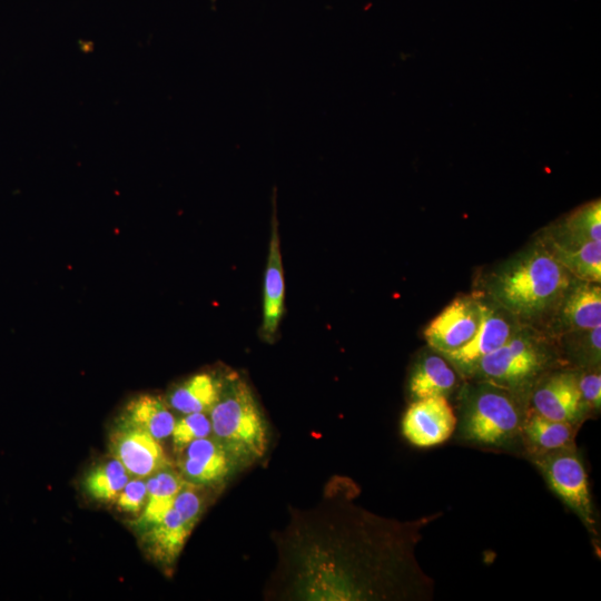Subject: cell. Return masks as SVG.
<instances>
[{
  "label": "cell",
  "mask_w": 601,
  "mask_h": 601,
  "mask_svg": "<svg viewBox=\"0 0 601 601\" xmlns=\"http://www.w3.org/2000/svg\"><path fill=\"white\" fill-rule=\"evenodd\" d=\"M563 355L577 368L600 366L601 361V326L564 333Z\"/></svg>",
  "instance_id": "obj_23"
},
{
  "label": "cell",
  "mask_w": 601,
  "mask_h": 601,
  "mask_svg": "<svg viewBox=\"0 0 601 601\" xmlns=\"http://www.w3.org/2000/svg\"><path fill=\"white\" fill-rule=\"evenodd\" d=\"M559 356L542 335L521 325L501 347L479 362L469 380L530 395L534 383L553 368Z\"/></svg>",
  "instance_id": "obj_4"
},
{
  "label": "cell",
  "mask_w": 601,
  "mask_h": 601,
  "mask_svg": "<svg viewBox=\"0 0 601 601\" xmlns=\"http://www.w3.org/2000/svg\"><path fill=\"white\" fill-rule=\"evenodd\" d=\"M110 447L112 456L136 477H149L170 466L157 439L122 421L111 435Z\"/></svg>",
  "instance_id": "obj_10"
},
{
  "label": "cell",
  "mask_w": 601,
  "mask_h": 601,
  "mask_svg": "<svg viewBox=\"0 0 601 601\" xmlns=\"http://www.w3.org/2000/svg\"><path fill=\"white\" fill-rule=\"evenodd\" d=\"M211 434V422L206 413L185 414L176 421L171 437L176 453L181 452L190 442L207 437Z\"/></svg>",
  "instance_id": "obj_24"
},
{
  "label": "cell",
  "mask_w": 601,
  "mask_h": 601,
  "mask_svg": "<svg viewBox=\"0 0 601 601\" xmlns=\"http://www.w3.org/2000/svg\"><path fill=\"white\" fill-rule=\"evenodd\" d=\"M580 426L544 417L526 410L522 424V449L529 459L562 447L575 445V435Z\"/></svg>",
  "instance_id": "obj_14"
},
{
  "label": "cell",
  "mask_w": 601,
  "mask_h": 601,
  "mask_svg": "<svg viewBox=\"0 0 601 601\" xmlns=\"http://www.w3.org/2000/svg\"><path fill=\"white\" fill-rule=\"evenodd\" d=\"M209 418L213 436L239 465L264 456L268 444L266 422L244 381L236 380L223 388Z\"/></svg>",
  "instance_id": "obj_3"
},
{
  "label": "cell",
  "mask_w": 601,
  "mask_h": 601,
  "mask_svg": "<svg viewBox=\"0 0 601 601\" xmlns=\"http://www.w3.org/2000/svg\"><path fill=\"white\" fill-rule=\"evenodd\" d=\"M146 500L147 484L141 477H137L126 483L115 501L121 511L136 514L142 510Z\"/></svg>",
  "instance_id": "obj_27"
},
{
  "label": "cell",
  "mask_w": 601,
  "mask_h": 601,
  "mask_svg": "<svg viewBox=\"0 0 601 601\" xmlns=\"http://www.w3.org/2000/svg\"><path fill=\"white\" fill-rule=\"evenodd\" d=\"M178 454L179 474L186 482L196 485L220 483L239 466L214 436L195 440Z\"/></svg>",
  "instance_id": "obj_11"
},
{
  "label": "cell",
  "mask_w": 601,
  "mask_h": 601,
  "mask_svg": "<svg viewBox=\"0 0 601 601\" xmlns=\"http://www.w3.org/2000/svg\"><path fill=\"white\" fill-rule=\"evenodd\" d=\"M470 381L459 394V440L480 449L523 453L529 395L486 381Z\"/></svg>",
  "instance_id": "obj_2"
},
{
  "label": "cell",
  "mask_w": 601,
  "mask_h": 601,
  "mask_svg": "<svg viewBox=\"0 0 601 601\" xmlns=\"http://www.w3.org/2000/svg\"><path fill=\"white\" fill-rule=\"evenodd\" d=\"M551 323L558 335L601 326L600 283L575 278L551 313Z\"/></svg>",
  "instance_id": "obj_12"
},
{
  "label": "cell",
  "mask_w": 601,
  "mask_h": 601,
  "mask_svg": "<svg viewBox=\"0 0 601 601\" xmlns=\"http://www.w3.org/2000/svg\"><path fill=\"white\" fill-rule=\"evenodd\" d=\"M479 300L481 321L473 337L460 348L442 354L466 380L484 356L501 347L521 326V323L493 300L481 296Z\"/></svg>",
  "instance_id": "obj_6"
},
{
  "label": "cell",
  "mask_w": 601,
  "mask_h": 601,
  "mask_svg": "<svg viewBox=\"0 0 601 601\" xmlns=\"http://www.w3.org/2000/svg\"><path fill=\"white\" fill-rule=\"evenodd\" d=\"M129 480L128 471L114 457L90 470L85 476L83 486L92 499L108 502L116 500Z\"/></svg>",
  "instance_id": "obj_22"
},
{
  "label": "cell",
  "mask_w": 601,
  "mask_h": 601,
  "mask_svg": "<svg viewBox=\"0 0 601 601\" xmlns=\"http://www.w3.org/2000/svg\"><path fill=\"white\" fill-rule=\"evenodd\" d=\"M193 528L171 508L164 519L144 533L148 552L164 564L173 563L183 550Z\"/></svg>",
  "instance_id": "obj_18"
},
{
  "label": "cell",
  "mask_w": 601,
  "mask_h": 601,
  "mask_svg": "<svg viewBox=\"0 0 601 601\" xmlns=\"http://www.w3.org/2000/svg\"><path fill=\"white\" fill-rule=\"evenodd\" d=\"M549 237L573 243L601 240L600 200L588 203L570 214Z\"/></svg>",
  "instance_id": "obj_21"
},
{
  "label": "cell",
  "mask_w": 601,
  "mask_h": 601,
  "mask_svg": "<svg viewBox=\"0 0 601 601\" xmlns=\"http://www.w3.org/2000/svg\"><path fill=\"white\" fill-rule=\"evenodd\" d=\"M481 321L479 296L453 299L425 327L424 337L431 349L446 354L465 345Z\"/></svg>",
  "instance_id": "obj_9"
},
{
  "label": "cell",
  "mask_w": 601,
  "mask_h": 601,
  "mask_svg": "<svg viewBox=\"0 0 601 601\" xmlns=\"http://www.w3.org/2000/svg\"><path fill=\"white\" fill-rule=\"evenodd\" d=\"M457 417L447 397L414 400L402 418V433L414 446L432 447L446 442L456 431Z\"/></svg>",
  "instance_id": "obj_8"
},
{
  "label": "cell",
  "mask_w": 601,
  "mask_h": 601,
  "mask_svg": "<svg viewBox=\"0 0 601 601\" xmlns=\"http://www.w3.org/2000/svg\"><path fill=\"white\" fill-rule=\"evenodd\" d=\"M277 229L276 213H274L264 279L262 335L266 341L275 337L284 312L285 283Z\"/></svg>",
  "instance_id": "obj_15"
},
{
  "label": "cell",
  "mask_w": 601,
  "mask_h": 601,
  "mask_svg": "<svg viewBox=\"0 0 601 601\" xmlns=\"http://www.w3.org/2000/svg\"><path fill=\"white\" fill-rule=\"evenodd\" d=\"M186 481L179 472L167 466L147 480V500L142 513L136 520L135 526L140 533L160 522L173 508L178 492Z\"/></svg>",
  "instance_id": "obj_17"
},
{
  "label": "cell",
  "mask_w": 601,
  "mask_h": 601,
  "mask_svg": "<svg viewBox=\"0 0 601 601\" xmlns=\"http://www.w3.org/2000/svg\"><path fill=\"white\" fill-rule=\"evenodd\" d=\"M542 243L573 277L591 283L601 282V240L573 243L548 236Z\"/></svg>",
  "instance_id": "obj_16"
},
{
  "label": "cell",
  "mask_w": 601,
  "mask_h": 601,
  "mask_svg": "<svg viewBox=\"0 0 601 601\" xmlns=\"http://www.w3.org/2000/svg\"><path fill=\"white\" fill-rule=\"evenodd\" d=\"M224 385L208 373H199L176 386L168 397L169 406L183 413H207L219 400Z\"/></svg>",
  "instance_id": "obj_19"
},
{
  "label": "cell",
  "mask_w": 601,
  "mask_h": 601,
  "mask_svg": "<svg viewBox=\"0 0 601 601\" xmlns=\"http://www.w3.org/2000/svg\"><path fill=\"white\" fill-rule=\"evenodd\" d=\"M577 382L584 406L590 415L600 412L601 407V371L600 366L575 368Z\"/></svg>",
  "instance_id": "obj_26"
},
{
  "label": "cell",
  "mask_w": 601,
  "mask_h": 601,
  "mask_svg": "<svg viewBox=\"0 0 601 601\" xmlns=\"http://www.w3.org/2000/svg\"><path fill=\"white\" fill-rule=\"evenodd\" d=\"M529 406L544 417L578 426L590 417L580 395L575 368L544 373L531 388Z\"/></svg>",
  "instance_id": "obj_7"
},
{
  "label": "cell",
  "mask_w": 601,
  "mask_h": 601,
  "mask_svg": "<svg viewBox=\"0 0 601 601\" xmlns=\"http://www.w3.org/2000/svg\"><path fill=\"white\" fill-rule=\"evenodd\" d=\"M530 461L538 467L550 489L597 535V521L592 505L588 474L577 445L562 447Z\"/></svg>",
  "instance_id": "obj_5"
},
{
  "label": "cell",
  "mask_w": 601,
  "mask_h": 601,
  "mask_svg": "<svg viewBox=\"0 0 601 601\" xmlns=\"http://www.w3.org/2000/svg\"><path fill=\"white\" fill-rule=\"evenodd\" d=\"M201 485L186 482L175 497L173 508L193 529L198 522L205 508V496Z\"/></svg>",
  "instance_id": "obj_25"
},
{
  "label": "cell",
  "mask_w": 601,
  "mask_h": 601,
  "mask_svg": "<svg viewBox=\"0 0 601 601\" xmlns=\"http://www.w3.org/2000/svg\"><path fill=\"white\" fill-rule=\"evenodd\" d=\"M574 279L539 242L499 265L486 288L491 300L525 323L551 315Z\"/></svg>",
  "instance_id": "obj_1"
},
{
  "label": "cell",
  "mask_w": 601,
  "mask_h": 601,
  "mask_svg": "<svg viewBox=\"0 0 601 601\" xmlns=\"http://www.w3.org/2000/svg\"><path fill=\"white\" fill-rule=\"evenodd\" d=\"M121 421L146 431L158 441L170 436L176 423L166 403L151 395H141L131 401Z\"/></svg>",
  "instance_id": "obj_20"
},
{
  "label": "cell",
  "mask_w": 601,
  "mask_h": 601,
  "mask_svg": "<svg viewBox=\"0 0 601 601\" xmlns=\"http://www.w3.org/2000/svg\"><path fill=\"white\" fill-rule=\"evenodd\" d=\"M459 373L452 364L435 351L423 353L415 362L408 378V391L414 400L449 397L456 388Z\"/></svg>",
  "instance_id": "obj_13"
}]
</instances>
